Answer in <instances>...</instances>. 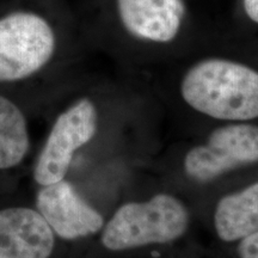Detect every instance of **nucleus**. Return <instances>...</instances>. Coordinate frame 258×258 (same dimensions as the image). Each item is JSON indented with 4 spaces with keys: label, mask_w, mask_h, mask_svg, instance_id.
Returning <instances> with one entry per match:
<instances>
[{
    "label": "nucleus",
    "mask_w": 258,
    "mask_h": 258,
    "mask_svg": "<svg viewBox=\"0 0 258 258\" xmlns=\"http://www.w3.org/2000/svg\"><path fill=\"white\" fill-rule=\"evenodd\" d=\"M144 76L178 138L219 124L258 122V61L225 37L205 38Z\"/></svg>",
    "instance_id": "f257e3e1"
},
{
    "label": "nucleus",
    "mask_w": 258,
    "mask_h": 258,
    "mask_svg": "<svg viewBox=\"0 0 258 258\" xmlns=\"http://www.w3.org/2000/svg\"><path fill=\"white\" fill-rule=\"evenodd\" d=\"M146 166L158 184L184 198L198 218L219 195L258 179V122L219 124L178 138Z\"/></svg>",
    "instance_id": "f03ea898"
},
{
    "label": "nucleus",
    "mask_w": 258,
    "mask_h": 258,
    "mask_svg": "<svg viewBox=\"0 0 258 258\" xmlns=\"http://www.w3.org/2000/svg\"><path fill=\"white\" fill-rule=\"evenodd\" d=\"M124 70L147 73L182 56L207 37L194 34L186 0H102Z\"/></svg>",
    "instance_id": "7ed1b4c3"
},
{
    "label": "nucleus",
    "mask_w": 258,
    "mask_h": 258,
    "mask_svg": "<svg viewBox=\"0 0 258 258\" xmlns=\"http://www.w3.org/2000/svg\"><path fill=\"white\" fill-rule=\"evenodd\" d=\"M198 225L191 205L154 180L150 191L124 194V201L106 219L99 234L106 251L125 254L172 246L186 239Z\"/></svg>",
    "instance_id": "20e7f679"
},
{
    "label": "nucleus",
    "mask_w": 258,
    "mask_h": 258,
    "mask_svg": "<svg viewBox=\"0 0 258 258\" xmlns=\"http://www.w3.org/2000/svg\"><path fill=\"white\" fill-rule=\"evenodd\" d=\"M72 15L60 0H10L0 5V84L36 76L59 53Z\"/></svg>",
    "instance_id": "39448f33"
},
{
    "label": "nucleus",
    "mask_w": 258,
    "mask_h": 258,
    "mask_svg": "<svg viewBox=\"0 0 258 258\" xmlns=\"http://www.w3.org/2000/svg\"><path fill=\"white\" fill-rule=\"evenodd\" d=\"M99 124L101 110L89 96L79 97L61 111L35 165L37 184L48 185L66 178L74 156L97 137Z\"/></svg>",
    "instance_id": "423d86ee"
},
{
    "label": "nucleus",
    "mask_w": 258,
    "mask_h": 258,
    "mask_svg": "<svg viewBox=\"0 0 258 258\" xmlns=\"http://www.w3.org/2000/svg\"><path fill=\"white\" fill-rule=\"evenodd\" d=\"M36 207L54 234L64 240L98 234L105 222L102 213L86 202L66 178L42 185Z\"/></svg>",
    "instance_id": "0eeeda50"
},
{
    "label": "nucleus",
    "mask_w": 258,
    "mask_h": 258,
    "mask_svg": "<svg viewBox=\"0 0 258 258\" xmlns=\"http://www.w3.org/2000/svg\"><path fill=\"white\" fill-rule=\"evenodd\" d=\"M198 221L222 246L258 231V179L219 195L199 213Z\"/></svg>",
    "instance_id": "6e6552de"
},
{
    "label": "nucleus",
    "mask_w": 258,
    "mask_h": 258,
    "mask_svg": "<svg viewBox=\"0 0 258 258\" xmlns=\"http://www.w3.org/2000/svg\"><path fill=\"white\" fill-rule=\"evenodd\" d=\"M55 234L37 211H0V258H49Z\"/></svg>",
    "instance_id": "1a4fd4ad"
},
{
    "label": "nucleus",
    "mask_w": 258,
    "mask_h": 258,
    "mask_svg": "<svg viewBox=\"0 0 258 258\" xmlns=\"http://www.w3.org/2000/svg\"><path fill=\"white\" fill-rule=\"evenodd\" d=\"M27 121L21 109L0 95V169L21 163L28 152Z\"/></svg>",
    "instance_id": "9d476101"
},
{
    "label": "nucleus",
    "mask_w": 258,
    "mask_h": 258,
    "mask_svg": "<svg viewBox=\"0 0 258 258\" xmlns=\"http://www.w3.org/2000/svg\"><path fill=\"white\" fill-rule=\"evenodd\" d=\"M225 247L231 250L233 258H258V231L238 243Z\"/></svg>",
    "instance_id": "9b49d317"
},
{
    "label": "nucleus",
    "mask_w": 258,
    "mask_h": 258,
    "mask_svg": "<svg viewBox=\"0 0 258 258\" xmlns=\"http://www.w3.org/2000/svg\"><path fill=\"white\" fill-rule=\"evenodd\" d=\"M240 10L250 23L258 25V0H240Z\"/></svg>",
    "instance_id": "f8f14e48"
}]
</instances>
